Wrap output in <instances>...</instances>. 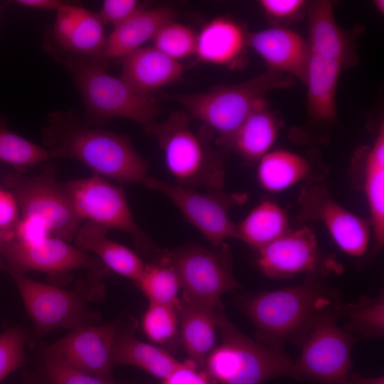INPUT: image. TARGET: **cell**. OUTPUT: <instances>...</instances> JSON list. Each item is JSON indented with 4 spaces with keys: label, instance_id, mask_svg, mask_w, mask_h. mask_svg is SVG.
Returning <instances> with one entry per match:
<instances>
[{
    "label": "cell",
    "instance_id": "484cf974",
    "mask_svg": "<svg viewBox=\"0 0 384 384\" xmlns=\"http://www.w3.org/2000/svg\"><path fill=\"white\" fill-rule=\"evenodd\" d=\"M29 351V364L22 373L23 384H139L105 380L73 368L53 352L43 340Z\"/></svg>",
    "mask_w": 384,
    "mask_h": 384
},
{
    "label": "cell",
    "instance_id": "60d3db41",
    "mask_svg": "<svg viewBox=\"0 0 384 384\" xmlns=\"http://www.w3.org/2000/svg\"><path fill=\"white\" fill-rule=\"evenodd\" d=\"M260 6L270 18L290 19L297 15L306 4L304 0H261Z\"/></svg>",
    "mask_w": 384,
    "mask_h": 384
},
{
    "label": "cell",
    "instance_id": "4316f807",
    "mask_svg": "<svg viewBox=\"0 0 384 384\" xmlns=\"http://www.w3.org/2000/svg\"><path fill=\"white\" fill-rule=\"evenodd\" d=\"M279 129V120L266 105L252 112L223 147L233 149L247 163L259 161L271 151Z\"/></svg>",
    "mask_w": 384,
    "mask_h": 384
},
{
    "label": "cell",
    "instance_id": "5b68a950",
    "mask_svg": "<svg viewBox=\"0 0 384 384\" xmlns=\"http://www.w3.org/2000/svg\"><path fill=\"white\" fill-rule=\"evenodd\" d=\"M294 82L292 76L269 69L242 82L218 85L199 93L169 95L168 98L180 103L193 117L215 132L217 143L223 147L252 112L268 105L267 92L289 87Z\"/></svg>",
    "mask_w": 384,
    "mask_h": 384
},
{
    "label": "cell",
    "instance_id": "7a4b0ae2",
    "mask_svg": "<svg viewBox=\"0 0 384 384\" xmlns=\"http://www.w3.org/2000/svg\"><path fill=\"white\" fill-rule=\"evenodd\" d=\"M43 139L58 158L78 160L102 178L142 183L148 176L149 163L124 135L77 124L59 113L52 116Z\"/></svg>",
    "mask_w": 384,
    "mask_h": 384
},
{
    "label": "cell",
    "instance_id": "d590c367",
    "mask_svg": "<svg viewBox=\"0 0 384 384\" xmlns=\"http://www.w3.org/2000/svg\"><path fill=\"white\" fill-rule=\"evenodd\" d=\"M142 326L151 341L168 345L178 335L177 309L170 305L149 302L142 319Z\"/></svg>",
    "mask_w": 384,
    "mask_h": 384
},
{
    "label": "cell",
    "instance_id": "2e32d148",
    "mask_svg": "<svg viewBox=\"0 0 384 384\" xmlns=\"http://www.w3.org/2000/svg\"><path fill=\"white\" fill-rule=\"evenodd\" d=\"M123 314L105 324H94L74 330L49 348L68 365L80 371L114 380L111 356Z\"/></svg>",
    "mask_w": 384,
    "mask_h": 384
},
{
    "label": "cell",
    "instance_id": "bcb514c9",
    "mask_svg": "<svg viewBox=\"0 0 384 384\" xmlns=\"http://www.w3.org/2000/svg\"><path fill=\"white\" fill-rule=\"evenodd\" d=\"M14 238L13 233L2 232L0 230V269H5L4 263L1 257V252L5 243Z\"/></svg>",
    "mask_w": 384,
    "mask_h": 384
},
{
    "label": "cell",
    "instance_id": "e575fe53",
    "mask_svg": "<svg viewBox=\"0 0 384 384\" xmlns=\"http://www.w3.org/2000/svg\"><path fill=\"white\" fill-rule=\"evenodd\" d=\"M152 42L155 48L179 61L195 55L197 34L191 27L174 19L159 29Z\"/></svg>",
    "mask_w": 384,
    "mask_h": 384
},
{
    "label": "cell",
    "instance_id": "f1b7e54d",
    "mask_svg": "<svg viewBox=\"0 0 384 384\" xmlns=\"http://www.w3.org/2000/svg\"><path fill=\"white\" fill-rule=\"evenodd\" d=\"M310 173L311 166L305 158L288 150L277 149L259 161L257 178L263 189L279 193L306 179Z\"/></svg>",
    "mask_w": 384,
    "mask_h": 384
},
{
    "label": "cell",
    "instance_id": "83f0119b",
    "mask_svg": "<svg viewBox=\"0 0 384 384\" xmlns=\"http://www.w3.org/2000/svg\"><path fill=\"white\" fill-rule=\"evenodd\" d=\"M363 190L368 203L376 249L384 242V127L382 123L366 154Z\"/></svg>",
    "mask_w": 384,
    "mask_h": 384
},
{
    "label": "cell",
    "instance_id": "5bb4252c",
    "mask_svg": "<svg viewBox=\"0 0 384 384\" xmlns=\"http://www.w3.org/2000/svg\"><path fill=\"white\" fill-rule=\"evenodd\" d=\"M261 272L274 279L293 276L324 275L336 270V264L319 249L314 232L304 227L284 234L257 250Z\"/></svg>",
    "mask_w": 384,
    "mask_h": 384
},
{
    "label": "cell",
    "instance_id": "74e56055",
    "mask_svg": "<svg viewBox=\"0 0 384 384\" xmlns=\"http://www.w3.org/2000/svg\"><path fill=\"white\" fill-rule=\"evenodd\" d=\"M142 8L136 0H105L98 15L104 24H112L114 27Z\"/></svg>",
    "mask_w": 384,
    "mask_h": 384
},
{
    "label": "cell",
    "instance_id": "e0dca14e",
    "mask_svg": "<svg viewBox=\"0 0 384 384\" xmlns=\"http://www.w3.org/2000/svg\"><path fill=\"white\" fill-rule=\"evenodd\" d=\"M247 44L270 69L305 82L311 53L308 43L297 32L283 27L268 28L248 35Z\"/></svg>",
    "mask_w": 384,
    "mask_h": 384
},
{
    "label": "cell",
    "instance_id": "d6986e66",
    "mask_svg": "<svg viewBox=\"0 0 384 384\" xmlns=\"http://www.w3.org/2000/svg\"><path fill=\"white\" fill-rule=\"evenodd\" d=\"M109 228L90 220H85L75 237V246L97 257L109 270L133 282L136 285L145 264L132 250L108 238Z\"/></svg>",
    "mask_w": 384,
    "mask_h": 384
},
{
    "label": "cell",
    "instance_id": "8d00e7d4",
    "mask_svg": "<svg viewBox=\"0 0 384 384\" xmlns=\"http://www.w3.org/2000/svg\"><path fill=\"white\" fill-rule=\"evenodd\" d=\"M30 332L21 326H13L0 334V383L12 372L28 363L26 347Z\"/></svg>",
    "mask_w": 384,
    "mask_h": 384
},
{
    "label": "cell",
    "instance_id": "ab89813d",
    "mask_svg": "<svg viewBox=\"0 0 384 384\" xmlns=\"http://www.w3.org/2000/svg\"><path fill=\"white\" fill-rule=\"evenodd\" d=\"M79 8L68 3L57 11L54 34L57 41L65 48L73 31Z\"/></svg>",
    "mask_w": 384,
    "mask_h": 384
},
{
    "label": "cell",
    "instance_id": "8992f818",
    "mask_svg": "<svg viewBox=\"0 0 384 384\" xmlns=\"http://www.w3.org/2000/svg\"><path fill=\"white\" fill-rule=\"evenodd\" d=\"M221 341L208 356L205 370L213 384H262L280 376L303 380L295 363L277 350L242 334L223 314H217Z\"/></svg>",
    "mask_w": 384,
    "mask_h": 384
},
{
    "label": "cell",
    "instance_id": "4fadbf2b",
    "mask_svg": "<svg viewBox=\"0 0 384 384\" xmlns=\"http://www.w3.org/2000/svg\"><path fill=\"white\" fill-rule=\"evenodd\" d=\"M65 186L75 211L83 220L127 233L140 252L156 250L153 242L136 223L122 187L97 175L70 181Z\"/></svg>",
    "mask_w": 384,
    "mask_h": 384
},
{
    "label": "cell",
    "instance_id": "6da1fadb",
    "mask_svg": "<svg viewBox=\"0 0 384 384\" xmlns=\"http://www.w3.org/2000/svg\"><path fill=\"white\" fill-rule=\"evenodd\" d=\"M320 276L238 297L237 304L255 326L257 341L277 350L287 342L299 345L319 314L342 302L338 291Z\"/></svg>",
    "mask_w": 384,
    "mask_h": 384
},
{
    "label": "cell",
    "instance_id": "d6a6232c",
    "mask_svg": "<svg viewBox=\"0 0 384 384\" xmlns=\"http://www.w3.org/2000/svg\"><path fill=\"white\" fill-rule=\"evenodd\" d=\"M54 158V149L36 144L0 123V160L26 169Z\"/></svg>",
    "mask_w": 384,
    "mask_h": 384
},
{
    "label": "cell",
    "instance_id": "f6af8a7d",
    "mask_svg": "<svg viewBox=\"0 0 384 384\" xmlns=\"http://www.w3.org/2000/svg\"><path fill=\"white\" fill-rule=\"evenodd\" d=\"M343 384H384V377L366 378L358 374L348 375Z\"/></svg>",
    "mask_w": 384,
    "mask_h": 384
},
{
    "label": "cell",
    "instance_id": "b9f144b4",
    "mask_svg": "<svg viewBox=\"0 0 384 384\" xmlns=\"http://www.w3.org/2000/svg\"><path fill=\"white\" fill-rule=\"evenodd\" d=\"M50 235L49 229L41 221L21 217L15 228L13 238L25 243H33L43 240Z\"/></svg>",
    "mask_w": 384,
    "mask_h": 384
},
{
    "label": "cell",
    "instance_id": "8fae6325",
    "mask_svg": "<svg viewBox=\"0 0 384 384\" xmlns=\"http://www.w3.org/2000/svg\"><path fill=\"white\" fill-rule=\"evenodd\" d=\"M1 257L4 270L9 274L45 272L53 284L58 287L70 280L69 272L75 270L85 269L89 274L101 278L110 273V270L97 257L54 236L33 243L12 238L5 243Z\"/></svg>",
    "mask_w": 384,
    "mask_h": 384
},
{
    "label": "cell",
    "instance_id": "f35d334b",
    "mask_svg": "<svg viewBox=\"0 0 384 384\" xmlns=\"http://www.w3.org/2000/svg\"><path fill=\"white\" fill-rule=\"evenodd\" d=\"M161 384H212L205 369L199 368L190 359L181 362L178 366Z\"/></svg>",
    "mask_w": 384,
    "mask_h": 384
},
{
    "label": "cell",
    "instance_id": "cb8c5ba5",
    "mask_svg": "<svg viewBox=\"0 0 384 384\" xmlns=\"http://www.w3.org/2000/svg\"><path fill=\"white\" fill-rule=\"evenodd\" d=\"M177 311L180 339L188 359L205 369L206 360L215 347L219 311L182 300Z\"/></svg>",
    "mask_w": 384,
    "mask_h": 384
},
{
    "label": "cell",
    "instance_id": "52a82bcc",
    "mask_svg": "<svg viewBox=\"0 0 384 384\" xmlns=\"http://www.w3.org/2000/svg\"><path fill=\"white\" fill-rule=\"evenodd\" d=\"M163 253L178 275L185 302L223 312L222 296L240 287L225 242L213 249L187 244Z\"/></svg>",
    "mask_w": 384,
    "mask_h": 384
},
{
    "label": "cell",
    "instance_id": "836d02e7",
    "mask_svg": "<svg viewBox=\"0 0 384 384\" xmlns=\"http://www.w3.org/2000/svg\"><path fill=\"white\" fill-rule=\"evenodd\" d=\"M107 38L99 15L80 7L65 49L87 55H102Z\"/></svg>",
    "mask_w": 384,
    "mask_h": 384
},
{
    "label": "cell",
    "instance_id": "9a60e30c",
    "mask_svg": "<svg viewBox=\"0 0 384 384\" xmlns=\"http://www.w3.org/2000/svg\"><path fill=\"white\" fill-rule=\"evenodd\" d=\"M299 203L302 218L322 223L334 242L346 254L359 257L366 252L370 239L368 223L337 203L324 188H304Z\"/></svg>",
    "mask_w": 384,
    "mask_h": 384
},
{
    "label": "cell",
    "instance_id": "ba28073f",
    "mask_svg": "<svg viewBox=\"0 0 384 384\" xmlns=\"http://www.w3.org/2000/svg\"><path fill=\"white\" fill-rule=\"evenodd\" d=\"M89 113L100 121L122 117L146 128L160 112L151 95L135 90L121 76L98 65L82 61L69 65Z\"/></svg>",
    "mask_w": 384,
    "mask_h": 384
},
{
    "label": "cell",
    "instance_id": "f546056e",
    "mask_svg": "<svg viewBox=\"0 0 384 384\" xmlns=\"http://www.w3.org/2000/svg\"><path fill=\"white\" fill-rule=\"evenodd\" d=\"M288 230V218L284 210L271 201L258 203L237 225L238 239L256 250L277 239Z\"/></svg>",
    "mask_w": 384,
    "mask_h": 384
},
{
    "label": "cell",
    "instance_id": "1f68e13d",
    "mask_svg": "<svg viewBox=\"0 0 384 384\" xmlns=\"http://www.w3.org/2000/svg\"><path fill=\"white\" fill-rule=\"evenodd\" d=\"M137 286L149 302L170 305L177 310L181 299L178 297L180 282L178 275L164 253L153 262L144 265Z\"/></svg>",
    "mask_w": 384,
    "mask_h": 384
},
{
    "label": "cell",
    "instance_id": "3957f363",
    "mask_svg": "<svg viewBox=\"0 0 384 384\" xmlns=\"http://www.w3.org/2000/svg\"><path fill=\"white\" fill-rule=\"evenodd\" d=\"M18 289L27 314L33 324L28 348L50 331L58 329H76L97 324L102 316L87 308L91 302H100L105 297L101 277L92 274L80 279L74 289H64L41 283L26 275L10 273Z\"/></svg>",
    "mask_w": 384,
    "mask_h": 384
},
{
    "label": "cell",
    "instance_id": "7dc6e473",
    "mask_svg": "<svg viewBox=\"0 0 384 384\" xmlns=\"http://www.w3.org/2000/svg\"><path fill=\"white\" fill-rule=\"evenodd\" d=\"M375 8L377 10L382 14H383L384 11V1L383 0H376L374 1Z\"/></svg>",
    "mask_w": 384,
    "mask_h": 384
},
{
    "label": "cell",
    "instance_id": "277c9868",
    "mask_svg": "<svg viewBox=\"0 0 384 384\" xmlns=\"http://www.w3.org/2000/svg\"><path fill=\"white\" fill-rule=\"evenodd\" d=\"M144 130L156 139L174 183L192 189H223L224 161L221 154L210 145L211 129L205 126L198 133L194 132L188 116L174 112L164 121H154Z\"/></svg>",
    "mask_w": 384,
    "mask_h": 384
},
{
    "label": "cell",
    "instance_id": "d4e9b609",
    "mask_svg": "<svg viewBox=\"0 0 384 384\" xmlns=\"http://www.w3.org/2000/svg\"><path fill=\"white\" fill-rule=\"evenodd\" d=\"M309 47L310 53L346 65L350 46L345 33L337 24L333 3L316 1L309 4Z\"/></svg>",
    "mask_w": 384,
    "mask_h": 384
},
{
    "label": "cell",
    "instance_id": "7bdbcfd3",
    "mask_svg": "<svg viewBox=\"0 0 384 384\" xmlns=\"http://www.w3.org/2000/svg\"><path fill=\"white\" fill-rule=\"evenodd\" d=\"M20 210L14 196L0 189V230L13 233L20 220Z\"/></svg>",
    "mask_w": 384,
    "mask_h": 384
},
{
    "label": "cell",
    "instance_id": "603a6c76",
    "mask_svg": "<svg viewBox=\"0 0 384 384\" xmlns=\"http://www.w3.org/2000/svg\"><path fill=\"white\" fill-rule=\"evenodd\" d=\"M336 60L310 55L305 84L307 87V110L315 122L334 123L336 120V95L341 69Z\"/></svg>",
    "mask_w": 384,
    "mask_h": 384
},
{
    "label": "cell",
    "instance_id": "ffe728a7",
    "mask_svg": "<svg viewBox=\"0 0 384 384\" xmlns=\"http://www.w3.org/2000/svg\"><path fill=\"white\" fill-rule=\"evenodd\" d=\"M183 68L179 61L154 46H144L122 58V75L137 91L150 93L180 80Z\"/></svg>",
    "mask_w": 384,
    "mask_h": 384
},
{
    "label": "cell",
    "instance_id": "30bf717a",
    "mask_svg": "<svg viewBox=\"0 0 384 384\" xmlns=\"http://www.w3.org/2000/svg\"><path fill=\"white\" fill-rule=\"evenodd\" d=\"M4 183L16 201L21 217L41 221L54 237L74 239L85 220L75 211L65 183L56 180L53 169L31 176L9 174Z\"/></svg>",
    "mask_w": 384,
    "mask_h": 384
},
{
    "label": "cell",
    "instance_id": "4dcf8cb0",
    "mask_svg": "<svg viewBox=\"0 0 384 384\" xmlns=\"http://www.w3.org/2000/svg\"><path fill=\"white\" fill-rule=\"evenodd\" d=\"M339 319H346L344 329L365 338L377 339L384 335V294L375 297H361L355 302L338 307Z\"/></svg>",
    "mask_w": 384,
    "mask_h": 384
},
{
    "label": "cell",
    "instance_id": "ac0fdd59",
    "mask_svg": "<svg viewBox=\"0 0 384 384\" xmlns=\"http://www.w3.org/2000/svg\"><path fill=\"white\" fill-rule=\"evenodd\" d=\"M137 324L136 318L129 314H123L112 346V367L134 366L164 380L181 362L166 350L138 339L134 335Z\"/></svg>",
    "mask_w": 384,
    "mask_h": 384
},
{
    "label": "cell",
    "instance_id": "ee69618b",
    "mask_svg": "<svg viewBox=\"0 0 384 384\" xmlns=\"http://www.w3.org/2000/svg\"><path fill=\"white\" fill-rule=\"evenodd\" d=\"M17 4L23 6L41 9H55L58 11L67 2L59 0H18L16 1Z\"/></svg>",
    "mask_w": 384,
    "mask_h": 384
},
{
    "label": "cell",
    "instance_id": "9c48e42d",
    "mask_svg": "<svg viewBox=\"0 0 384 384\" xmlns=\"http://www.w3.org/2000/svg\"><path fill=\"white\" fill-rule=\"evenodd\" d=\"M341 303L319 314L299 343L301 353L295 366L303 380L343 384L348 378L358 338L337 323Z\"/></svg>",
    "mask_w": 384,
    "mask_h": 384
},
{
    "label": "cell",
    "instance_id": "7402d4cb",
    "mask_svg": "<svg viewBox=\"0 0 384 384\" xmlns=\"http://www.w3.org/2000/svg\"><path fill=\"white\" fill-rule=\"evenodd\" d=\"M174 19V14L169 8L140 9L114 27L107 38L102 55L107 58H124L152 41L159 29Z\"/></svg>",
    "mask_w": 384,
    "mask_h": 384
},
{
    "label": "cell",
    "instance_id": "44dd1931",
    "mask_svg": "<svg viewBox=\"0 0 384 384\" xmlns=\"http://www.w3.org/2000/svg\"><path fill=\"white\" fill-rule=\"evenodd\" d=\"M248 35L237 21L220 16L208 22L197 34L195 55L198 61L232 65L243 54Z\"/></svg>",
    "mask_w": 384,
    "mask_h": 384
},
{
    "label": "cell",
    "instance_id": "7c38bea8",
    "mask_svg": "<svg viewBox=\"0 0 384 384\" xmlns=\"http://www.w3.org/2000/svg\"><path fill=\"white\" fill-rule=\"evenodd\" d=\"M142 183L167 197L213 247H218L228 238L238 239L237 225L230 218L229 211L244 203L246 194L223 190L201 192L149 176Z\"/></svg>",
    "mask_w": 384,
    "mask_h": 384
}]
</instances>
